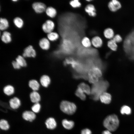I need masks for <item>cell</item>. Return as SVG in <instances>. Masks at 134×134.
Returning <instances> with one entry per match:
<instances>
[{
	"instance_id": "cell-1",
	"label": "cell",
	"mask_w": 134,
	"mask_h": 134,
	"mask_svg": "<svg viewBox=\"0 0 134 134\" xmlns=\"http://www.w3.org/2000/svg\"><path fill=\"white\" fill-rule=\"evenodd\" d=\"M106 81H101L94 84L91 91L92 99L95 100H97L100 98V95L105 92L108 86Z\"/></svg>"
},
{
	"instance_id": "cell-2",
	"label": "cell",
	"mask_w": 134,
	"mask_h": 134,
	"mask_svg": "<svg viewBox=\"0 0 134 134\" xmlns=\"http://www.w3.org/2000/svg\"><path fill=\"white\" fill-rule=\"evenodd\" d=\"M119 124L118 118L117 115L115 114L107 116L103 122L104 127L111 132L115 131L118 127Z\"/></svg>"
},
{
	"instance_id": "cell-3",
	"label": "cell",
	"mask_w": 134,
	"mask_h": 134,
	"mask_svg": "<svg viewBox=\"0 0 134 134\" xmlns=\"http://www.w3.org/2000/svg\"><path fill=\"white\" fill-rule=\"evenodd\" d=\"M102 75L100 68L98 67H94L90 69L88 72L89 81L91 83L95 84L99 81V79Z\"/></svg>"
},
{
	"instance_id": "cell-4",
	"label": "cell",
	"mask_w": 134,
	"mask_h": 134,
	"mask_svg": "<svg viewBox=\"0 0 134 134\" xmlns=\"http://www.w3.org/2000/svg\"><path fill=\"white\" fill-rule=\"evenodd\" d=\"M60 107V109L62 112L69 115L74 113L76 109V106L75 104L66 100L62 101Z\"/></svg>"
},
{
	"instance_id": "cell-5",
	"label": "cell",
	"mask_w": 134,
	"mask_h": 134,
	"mask_svg": "<svg viewBox=\"0 0 134 134\" xmlns=\"http://www.w3.org/2000/svg\"><path fill=\"white\" fill-rule=\"evenodd\" d=\"M55 27L54 22L50 20H48L42 25V29L46 33H49L53 32Z\"/></svg>"
},
{
	"instance_id": "cell-6",
	"label": "cell",
	"mask_w": 134,
	"mask_h": 134,
	"mask_svg": "<svg viewBox=\"0 0 134 134\" xmlns=\"http://www.w3.org/2000/svg\"><path fill=\"white\" fill-rule=\"evenodd\" d=\"M32 7L34 11L36 13H41L45 11L46 8V5L41 2H35L32 5Z\"/></svg>"
},
{
	"instance_id": "cell-7",
	"label": "cell",
	"mask_w": 134,
	"mask_h": 134,
	"mask_svg": "<svg viewBox=\"0 0 134 134\" xmlns=\"http://www.w3.org/2000/svg\"><path fill=\"white\" fill-rule=\"evenodd\" d=\"M23 55L25 57H34L36 55V51L32 45H29L24 49Z\"/></svg>"
},
{
	"instance_id": "cell-8",
	"label": "cell",
	"mask_w": 134,
	"mask_h": 134,
	"mask_svg": "<svg viewBox=\"0 0 134 134\" xmlns=\"http://www.w3.org/2000/svg\"><path fill=\"white\" fill-rule=\"evenodd\" d=\"M86 13L90 17H95L97 15L96 9L94 5L92 4H87L84 8Z\"/></svg>"
},
{
	"instance_id": "cell-9",
	"label": "cell",
	"mask_w": 134,
	"mask_h": 134,
	"mask_svg": "<svg viewBox=\"0 0 134 134\" xmlns=\"http://www.w3.org/2000/svg\"><path fill=\"white\" fill-rule=\"evenodd\" d=\"M108 6L110 11L114 12L121 8V5L119 1L116 0H112L109 2Z\"/></svg>"
},
{
	"instance_id": "cell-10",
	"label": "cell",
	"mask_w": 134,
	"mask_h": 134,
	"mask_svg": "<svg viewBox=\"0 0 134 134\" xmlns=\"http://www.w3.org/2000/svg\"><path fill=\"white\" fill-rule=\"evenodd\" d=\"M92 45L94 47L98 48L100 47L103 44V41L101 38L98 36L93 37L91 39Z\"/></svg>"
},
{
	"instance_id": "cell-11",
	"label": "cell",
	"mask_w": 134,
	"mask_h": 134,
	"mask_svg": "<svg viewBox=\"0 0 134 134\" xmlns=\"http://www.w3.org/2000/svg\"><path fill=\"white\" fill-rule=\"evenodd\" d=\"M22 117L26 120L32 122L34 120L36 117V116L33 111H24L22 114Z\"/></svg>"
},
{
	"instance_id": "cell-12",
	"label": "cell",
	"mask_w": 134,
	"mask_h": 134,
	"mask_svg": "<svg viewBox=\"0 0 134 134\" xmlns=\"http://www.w3.org/2000/svg\"><path fill=\"white\" fill-rule=\"evenodd\" d=\"M99 99L102 103L106 104H109L111 101V96L110 94L105 92L100 95Z\"/></svg>"
},
{
	"instance_id": "cell-13",
	"label": "cell",
	"mask_w": 134,
	"mask_h": 134,
	"mask_svg": "<svg viewBox=\"0 0 134 134\" xmlns=\"http://www.w3.org/2000/svg\"><path fill=\"white\" fill-rule=\"evenodd\" d=\"M39 44L40 47L44 50H48L50 47L49 40L46 38L44 37L40 39L39 41Z\"/></svg>"
},
{
	"instance_id": "cell-14",
	"label": "cell",
	"mask_w": 134,
	"mask_h": 134,
	"mask_svg": "<svg viewBox=\"0 0 134 134\" xmlns=\"http://www.w3.org/2000/svg\"><path fill=\"white\" fill-rule=\"evenodd\" d=\"M45 124L48 129L51 130L54 129L57 126V123L55 120L52 117L47 119L45 121Z\"/></svg>"
},
{
	"instance_id": "cell-15",
	"label": "cell",
	"mask_w": 134,
	"mask_h": 134,
	"mask_svg": "<svg viewBox=\"0 0 134 134\" xmlns=\"http://www.w3.org/2000/svg\"><path fill=\"white\" fill-rule=\"evenodd\" d=\"M11 107L14 109L18 108L21 105L20 100L17 98L15 97L11 99L9 101Z\"/></svg>"
},
{
	"instance_id": "cell-16",
	"label": "cell",
	"mask_w": 134,
	"mask_h": 134,
	"mask_svg": "<svg viewBox=\"0 0 134 134\" xmlns=\"http://www.w3.org/2000/svg\"><path fill=\"white\" fill-rule=\"evenodd\" d=\"M1 39L2 42L5 43L10 42L12 40L11 34L8 32L4 31L1 36Z\"/></svg>"
},
{
	"instance_id": "cell-17",
	"label": "cell",
	"mask_w": 134,
	"mask_h": 134,
	"mask_svg": "<svg viewBox=\"0 0 134 134\" xmlns=\"http://www.w3.org/2000/svg\"><path fill=\"white\" fill-rule=\"evenodd\" d=\"M47 15L51 18H54L57 14V11L52 6L47 7L45 10Z\"/></svg>"
},
{
	"instance_id": "cell-18",
	"label": "cell",
	"mask_w": 134,
	"mask_h": 134,
	"mask_svg": "<svg viewBox=\"0 0 134 134\" xmlns=\"http://www.w3.org/2000/svg\"><path fill=\"white\" fill-rule=\"evenodd\" d=\"M30 97L31 101L35 103H38L40 100L39 94L36 91H33L31 93Z\"/></svg>"
},
{
	"instance_id": "cell-19",
	"label": "cell",
	"mask_w": 134,
	"mask_h": 134,
	"mask_svg": "<svg viewBox=\"0 0 134 134\" xmlns=\"http://www.w3.org/2000/svg\"><path fill=\"white\" fill-rule=\"evenodd\" d=\"M103 34L104 37L108 39H112L114 36L113 30L110 28L105 29L103 31Z\"/></svg>"
},
{
	"instance_id": "cell-20",
	"label": "cell",
	"mask_w": 134,
	"mask_h": 134,
	"mask_svg": "<svg viewBox=\"0 0 134 134\" xmlns=\"http://www.w3.org/2000/svg\"><path fill=\"white\" fill-rule=\"evenodd\" d=\"M62 124L63 127L67 130L71 129L74 127V123L72 121H69L66 119L63 120Z\"/></svg>"
},
{
	"instance_id": "cell-21",
	"label": "cell",
	"mask_w": 134,
	"mask_h": 134,
	"mask_svg": "<svg viewBox=\"0 0 134 134\" xmlns=\"http://www.w3.org/2000/svg\"><path fill=\"white\" fill-rule=\"evenodd\" d=\"M40 81L41 84L43 86L47 87L50 83V79L48 76L44 75L41 77L40 79Z\"/></svg>"
},
{
	"instance_id": "cell-22",
	"label": "cell",
	"mask_w": 134,
	"mask_h": 134,
	"mask_svg": "<svg viewBox=\"0 0 134 134\" xmlns=\"http://www.w3.org/2000/svg\"><path fill=\"white\" fill-rule=\"evenodd\" d=\"M47 38L49 40L52 41H54L58 39L59 35L57 33L53 31L47 34Z\"/></svg>"
},
{
	"instance_id": "cell-23",
	"label": "cell",
	"mask_w": 134,
	"mask_h": 134,
	"mask_svg": "<svg viewBox=\"0 0 134 134\" xmlns=\"http://www.w3.org/2000/svg\"><path fill=\"white\" fill-rule=\"evenodd\" d=\"M81 44L84 47L88 48L92 46L91 40L87 36L83 37L81 40Z\"/></svg>"
},
{
	"instance_id": "cell-24",
	"label": "cell",
	"mask_w": 134,
	"mask_h": 134,
	"mask_svg": "<svg viewBox=\"0 0 134 134\" xmlns=\"http://www.w3.org/2000/svg\"><path fill=\"white\" fill-rule=\"evenodd\" d=\"M9 23L5 18H1L0 20V29L3 31L7 29L9 26Z\"/></svg>"
},
{
	"instance_id": "cell-25",
	"label": "cell",
	"mask_w": 134,
	"mask_h": 134,
	"mask_svg": "<svg viewBox=\"0 0 134 134\" xmlns=\"http://www.w3.org/2000/svg\"><path fill=\"white\" fill-rule=\"evenodd\" d=\"M29 87L34 91L37 90L39 87V84L38 82L35 80H32L29 82Z\"/></svg>"
},
{
	"instance_id": "cell-26",
	"label": "cell",
	"mask_w": 134,
	"mask_h": 134,
	"mask_svg": "<svg viewBox=\"0 0 134 134\" xmlns=\"http://www.w3.org/2000/svg\"><path fill=\"white\" fill-rule=\"evenodd\" d=\"M78 87L80 88L84 93L87 94L89 95L91 94V91L89 86L84 83H82L79 84Z\"/></svg>"
},
{
	"instance_id": "cell-27",
	"label": "cell",
	"mask_w": 134,
	"mask_h": 134,
	"mask_svg": "<svg viewBox=\"0 0 134 134\" xmlns=\"http://www.w3.org/2000/svg\"><path fill=\"white\" fill-rule=\"evenodd\" d=\"M13 22L15 25L18 28H21L23 26V21L20 17H16L13 20Z\"/></svg>"
},
{
	"instance_id": "cell-28",
	"label": "cell",
	"mask_w": 134,
	"mask_h": 134,
	"mask_svg": "<svg viewBox=\"0 0 134 134\" xmlns=\"http://www.w3.org/2000/svg\"><path fill=\"white\" fill-rule=\"evenodd\" d=\"M3 90L4 93L8 96L12 95L14 92V87L10 85L6 86L4 87Z\"/></svg>"
},
{
	"instance_id": "cell-29",
	"label": "cell",
	"mask_w": 134,
	"mask_h": 134,
	"mask_svg": "<svg viewBox=\"0 0 134 134\" xmlns=\"http://www.w3.org/2000/svg\"><path fill=\"white\" fill-rule=\"evenodd\" d=\"M107 45L108 47L113 51L116 50L117 45V43L112 39L109 40L107 42Z\"/></svg>"
},
{
	"instance_id": "cell-30",
	"label": "cell",
	"mask_w": 134,
	"mask_h": 134,
	"mask_svg": "<svg viewBox=\"0 0 134 134\" xmlns=\"http://www.w3.org/2000/svg\"><path fill=\"white\" fill-rule=\"evenodd\" d=\"M75 94L76 95L82 100H85L86 96L84 92L80 88L78 87L76 90Z\"/></svg>"
},
{
	"instance_id": "cell-31",
	"label": "cell",
	"mask_w": 134,
	"mask_h": 134,
	"mask_svg": "<svg viewBox=\"0 0 134 134\" xmlns=\"http://www.w3.org/2000/svg\"><path fill=\"white\" fill-rule=\"evenodd\" d=\"M0 127L2 130H7L9 129V125L6 120L2 119L0 121Z\"/></svg>"
},
{
	"instance_id": "cell-32",
	"label": "cell",
	"mask_w": 134,
	"mask_h": 134,
	"mask_svg": "<svg viewBox=\"0 0 134 134\" xmlns=\"http://www.w3.org/2000/svg\"><path fill=\"white\" fill-rule=\"evenodd\" d=\"M120 112L121 114H124L129 115L131 112V108L129 106L124 105L121 108Z\"/></svg>"
},
{
	"instance_id": "cell-33",
	"label": "cell",
	"mask_w": 134,
	"mask_h": 134,
	"mask_svg": "<svg viewBox=\"0 0 134 134\" xmlns=\"http://www.w3.org/2000/svg\"><path fill=\"white\" fill-rule=\"evenodd\" d=\"M16 61L19 64L21 67H24L27 65L26 61L24 57L19 55L16 59Z\"/></svg>"
},
{
	"instance_id": "cell-34",
	"label": "cell",
	"mask_w": 134,
	"mask_h": 134,
	"mask_svg": "<svg viewBox=\"0 0 134 134\" xmlns=\"http://www.w3.org/2000/svg\"><path fill=\"white\" fill-rule=\"evenodd\" d=\"M70 5L73 8H77L80 7L81 5V3L78 0H73L69 2Z\"/></svg>"
},
{
	"instance_id": "cell-35",
	"label": "cell",
	"mask_w": 134,
	"mask_h": 134,
	"mask_svg": "<svg viewBox=\"0 0 134 134\" xmlns=\"http://www.w3.org/2000/svg\"><path fill=\"white\" fill-rule=\"evenodd\" d=\"M41 106L38 102L35 103L32 107V109L34 113H38L40 111Z\"/></svg>"
},
{
	"instance_id": "cell-36",
	"label": "cell",
	"mask_w": 134,
	"mask_h": 134,
	"mask_svg": "<svg viewBox=\"0 0 134 134\" xmlns=\"http://www.w3.org/2000/svg\"><path fill=\"white\" fill-rule=\"evenodd\" d=\"M112 39L116 43L121 42L122 40L121 36L118 34L114 36Z\"/></svg>"
},
{
	"instance_id": "cell-37",
	"label": "cell",
	"mask_w": 134,
	"mask_h": 134,
	"mask_svg": "<svg viewBox=\"0 0 134 134\" xmlns=\"http://www.w3.org/2000/svg\"><path fill=\"white\" fill-rule=\"evenodd\" d=\"M91 131L89 129L86 128L82 130L81 134H91Z\"/></svg>"
},
{
	"instance_id": "cell-38",
	"label": "cell",
	"mask_w": 134,
	"mask_h": 134,
	"mask_svg": "<svg viewBox=\"0 0 134 134\" xmlns=\"http://www.w3.org/2000/svg\"><path fill=\"white\" fill-rule=\"evenodd\" d=\"M12 65L14 68L18 69L21 67V66L16 61H14L12 62Z\"/></svg>"
},
{
	"instance_id": "cell-39",
	"label": "cell",
	"mask_w": 134,
	"mask_h": 134,
	"mask_svg": "<svg viewBox=\"0 0 134 134\" xmlns=\"http://www.w3.org/2000/svg\"><path fill=\"white\" fill-rule=\"evenodd\" d=\"M102 134H112L111 132L107 130L103 131Z\"/></svg>"
},
{
	"instance_id": "cell-40",
	"label": "cell",
	"mask_w": 134,
	"mask_h": 134,
	"mask_svg": "<svg viewBox=\"0 0 134 134\" xmlns=\"http://www.w3.org/2000/svg\"><path fill=\"white\" fill-rule=\"evenodd\" d=\"M86 1H89V2H90V1H92V0H86Z\"/></svg>"
},
{
	"instance_id": "cell-41",
	"label": "cell",
	"mask_w": 134,
	"mask_h": 134,
	"mask_svg": "<svg viewBox=\"0 0 134 134\" xmlns=\"http://www.w3.org/2000/svg\"><path fill=\"white\" fill-rule=\"evenodd\" d=\"M13 1H17V0H12Z\"/></svg>"
}]
</instances>
